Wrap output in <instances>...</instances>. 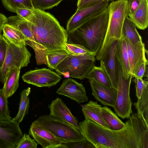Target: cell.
Here are the masks:
<instances>
[{
    "label": "cell",
    "mask_w": 148,
    "mask_h": 148,
    "mask_svg": "<svg viewBox=\"0 0 148 148\" xmlns=\"http://www.w3.org/2000/svg\"><path fill=\"white\" fill-rule=\"evenodd\" d=\"M79 130L95 148H148V123L139 113L131 114L121 130L105 128L85 119Z\"/></svg>",
    "instance_id": "obj_1"
},
{
    "label": "cell",
    "mask_w": 148,
    "mask_h": 148,
    "mask_svg": "<svg viewBox=\"0 0 148 148\" xmlns=\"http://www.w3.org/2000/svg\"><path fill=\"white\" fill-rule=\"evenodd\" d=\"M28 21L38 50L37 64L47 65L48 52L66 49L67 32L53 15L45 11L34 8L33 15Z\"/></svg>",
    "instance_id": "obj_2"
},
{
    "label": "cell",
    "mask_w": 148,
    "mask_h": 148,
    "mask_svg": "<svg viewBox=\"0 0 148 148\" xmlns=\"http://www.w3.org/2000/svg\"><path fill=\"white\" fill-rule=\"evenodd\" d=\"M108 18V7L99 14L88 19L73 31L67 32V43L82 46L95 56L104 40Z\"/></svg>",
    "instance_id": "obj_3"
},
{
    "label": "cell",
    "mask_w": 148,
    "mask_h": 148,
    "mask_svg": "<svg viewBox=\"0 0 148 148\" xmlns=\"http://www.w3.org/2000/svg\"><path fill=\"white\" fill-rule=\"evenodd\" d=\"M109 18L106 34L101 48L95 56L100 60L109 46L121 37L122 29L125 18L129 14L127 0H116L109 4Z\"/></svg>",
    "instance_id": "obj_4"
},
{
    "label": "cell",
    "mask_w": 148,
    "mask_h": 148,
    "mask_svg": "<svg viewBox=\"0 0 148 148\" xmlns=\"http://www.w3.org/2000/svg\"><path fill=\"white\" fill-rule=\"evenodd\" d=\"M95 56L88 54L78 56L69 54L58 64L55 70L58 74L65 77L83 79L95 66Z\"/></svg>",
    "instance_id": "obj_5"
},
{
    "label": "cell",
    "mask_w": 148,
    "mask_h": 148,
    "mask_svg": "<svg viewBox=\"0 0 148 148\" xmlns=\"http://www.w3.org/2000/svg\"><path fill=\"white\" fill-rule=\"evenodd\" d=\"M35 121L49 131L62 143L86 139L79 130L50 114L40 116Z\"/></svg>",
    "instance_id": "obj_6"
},
{
    "label": "cell",
    "mask_w": 148,
    "mask_h": 148,
    "mask_svg": "<svg viewBox=\"0 0 148 148\" xmlns=\"http://www.w3.org/2000/svg\"><path fill=\"white\" fill-rule=\"evenodd\" d=\"M118 82L117 95L113 108L116 114L122 119H128L132 113V102L130 92L132 77L127 79L123 76L120 66L117 59Z\"/></svg>",
    "instance_id": "obj_7"
},
{
    "label": "cell",
    "mask_w": 148,
    "mask_h": 148,
    "mask_svg": "<svg viewBox=\"0 0 148 148\" xmlns=\"http://www.w3.org/2000/svg\"><path fill=\"white\" fill-rule=\"evenodd\" d=\"M6 57L0 69V81L4 84L8 72L12 69H20L26 66L30 62L31 54L25 45L16 46L8 40Z\"/></svg>",
    "instance_id": "obj_8"
},
{
    "label": "cell",
    "mask_w": 148,
    "mask_h": 148,
    "mask_svg": "<svg viewBox=\"0 0 148 148\" xmlns=\"http://www.w3.org/2000/svg\"><path fill=\"white\" fill-rule=\"evenodd\" d=\"M61 78L58 73L46 68L30 70L22 76L24 82L40 87L54 86Z\"/></svg>",
    "instance_id": "obj_9"
},
{
    "label": "cell",
    "mask_w": 148,
    "mask_h": 148,
    "mask_svg": "<svg viewBox=\"0 0 148 148\" xmlns=\"http://www.w3.org/2000/svg\"><path fill=\"white\" fill-rule=\"evenodd\" d=\"M19 123L13 118L0 120V148H15L23 135Z\"/></svg>",
    "instance_id": "obj_10"
},
{
    "label": "cell",
    "mask_w": 148,
    "mask_h": 148,
    "mask_svg": "<svg viewBox=\"0 0 148 148\" xmlns=\"http://www.w3.org/2000/svg\"><path fill=\"white\" fill-rule=\"evenodd\" d=\"M109 2L104 1L95 5L77 9L67 23V32L73 31L88 19L100 13L108 7Z\"/></svg>",
    "instance_id": "obj_11"
},
{
    "label": "cell",
    "mask_w": 148,
    "mask_h": 148,
    "mask_svg": "<svg viewBox=\"0 0 148 148\" xmlns=\"http://www.w3.org/2000/svg\"><path fill=\"white\" fill-rule=\"evenodd\" d=\"M56 92L59 95L70 98L79 104L86 102L88 100L85 88L83 85L69 78L63 81Z\"/></svg>",
    "instance_id": "obj_12"
},
{
    "label": "cell",
    "mask_w": 148,
    "mask_h": 148,
    "mask_svg": "<svg viewBox=\"0 0 148 148\" xmlns=\"http://www.w3.org/2000/svg\"><path fill=\"white\" fill-rule=\"evenodd\" d=\"M29 134L42 148H59L62 143L49 131L35 121L30 125Z\"/></svg>",
    "instance_id": "obj_13"
},
{
    "label": "cell",
    "mask_w": 148,
    "mask_h": 148,
    "mask_svg": "<svg viewBox=\"0 0 148 148\" xmlns=\"http://www.w3.org/2000/svg\"><path fill=\"white\" fill-rule=\"evenodd\" d=\"M125 38L127 44L130 73L132 76L142 64L145 63L148 65V60L145 56L147 51L142 41L132 44Z\"/></svg>",
    "instance_id": "obj_14"
},
{
    "label": "cell",
    "mask_w": 148,
    "mask_h": 148,
    "mask_svg": "<svg viewBox=\"0 0 148 148\" xmlns=\"http://www.w3.org/2000/svg\"><path fill=\"white\" fill-rule=\"evenodd\" d=\"M118 40L114 42L108 47L100 60L110 79L112 87L117 90L118 75L117 59L115 56Z\"/></svg>",
    "instance_id": "obj_15"
},
{
    "label": "cell",
    "mask_w": 148,
    "mask_h": 148,
    "mask_svg": "<svg viewBox=\"0 0 148 148\" xmlns=\"http://www.w3.org/2000/svg\"><path fill=\"white\" fill-rule=\"evenodd\" d=\"M50 115L70 124L79 130L77 118L71 113L66 104L60 98L57 97L49 105Z\"/></svg>",
    "instance_id": "obj_16"
},
{
    "label": "cell",
    "mask_w": 148,
    "mask_h": 148,
    "mask_svg": "<svg viewBox=\"0 0 148 148\" xmlns=\"http://www.w3.org/2000/svg\"><path fill=\"white\" fill-rule=\"evenodd\" d=\"M92 95L102 105L114 107L117 95V90L89 80Z\"/></svg>",
    "instance_id": "obj_17"
},
{
    "label": "cell",
    "mask_w": 148,
    "mask_h": 148,
    "mask_svg": "<svg viewBox=\"0 0 148 148\" xmlns=\"http://www.w3.org/2000/svg\"><path fill=\"white\" fill-rule=\"evenodd\" d=\"M7 23L11 25L21 32L27 40V45L33 49L36 58L38 54V50L31 30L29 22L17 15L7 17Z\"/></svg>",
    "instance_id": "obj_18"
},
{
    "label": "cell",
    "mask_w": 148,
    "mask_h": 148,
    "mask_svg": "<svg viewBox=\"0 0 148 148\" xmlns=\"http://www.w3.org/2000/svg\"><path fill=\"white\" fill-rule=\"evenodd\" d=\"M115 56L121 67L123 77L128 79L131 75L127 44L125 37L122 35L118 40Z\"/></svg>",
    "instance_id": "obj_19"
},
{
    "label": "cell",
    "mask_w": 148,
    "mask_h": 148,
    "mask_svg": "<svg viewBox=\"0 0 148 148\" xmlns=\"http://www.w3.org/2000/svg\"><path fill=\"white\" fill-rule=\"evenodd\" d=\"M128 16L138 28L141 30L146 29L148 26V0H141L137 8Z\"/></svg>",
    "instance_id": "obj_20"
},
{
    "label": "cell",
    "mask_w": 148,
    "mask_h": 148,
    "mask_svg": "<svg viewBox=\"0 0 148 148\" xmlns=\"http://www.w3.org/2000/svg\"><path fill=\"white\" fill-rule=\"evenodd\" d=\"M82 111L85 119H90L101 126L109 129L101 116V105L97 102L90 100L86 104L82 105Z\"/></svg>",
    "instance_id": "obj_21"
},
{
    "label": "cell",
    "mask_w": 148,
    "mask_h": 148,
    "mask_svg": "<svg viewBox=\"0 0 148 148\" xmlns=\"http://www.w3.org/2000/svg\"><path fill=\"white\" fill-rule=\"evenodd\" d=\"M21 69L15 68L8 73L3 88L4 94L8 98L16 92L19 86V80Z\"/></svg>",
    "instance_id": "obj_22"
},
{
    "label": "cell",
    "mask_w": 148,
    "mask_h": 148,
    "mask_svg": "<svg viewBox=\"0 0 148 148\" xmlns=\"http://www.w3.org/2000/svg\"><path fill=\"white\" fill-rule=\"evenodd\" d=\"M3 36L8 40L18 46L26 45L27 40L25 36L19 30L6 23L3 26Z\"/></svg>",
    "instance_id": "obj_23"
},
{
    "label": "cell",
    "mask_w": 148,
    "mask_h": 148,
    "mask_svg": "<svg viewBox=\"0 0 148 148\" xmlns=\"http://www.w3.org/2000/svg\"><path fill=\"white\" fill-rule=\"evenodd\" d=\"M100 113L102 119L109 129L115 130H119L124 126L125 123L108 107H101Z\"/></svg>",
    "instance_id": "obj_24"
},
{
    "label": "cell",
    "mask_w": 148,
    "mask_h": 148,
    "mask_svg": "<svg viewBox=\"0 0 148 148\" xmlns=\"http://www.w3.org/2000/svg\"><path fill=\"white\" fill-rule=\"evenodd\" d=\"M99 66H95L92 68L85 78L104 85L112 87L109 78L104 69L103 63L101 60Z\"/></svg>",
    "instance_id": "obj_25"
},
{
    "label": "cell",
    "mask_w": 148,
    "mask_h": 148,
    "mask_svg": "<svg viewBox=\"0 0 148 148\" xmlns=\"http://www.w3.org/2000/svg\"><path fill=\"white\" fill-rule=\"evenodd\" d=\"M132 44L142 41L141 37L136 27L128 16L125 20L122 29V35Z\"/></svg>",
    "instance_id": "obj_26"
},
{
    "label": "cell",
    "mask_w": 148,
    "mask_h": 148,
    "mask_svg": "<svg viewBox=\"0 0 148 148\" xmlns=\"http://www.w3.org/2000/svg\"><path fill=\"white\" fill-rule=\"evenodd\" d=\"M31 92V88L28 87L23 90L20 93L18 110L16 116L13 118L19 123L28 114L30 103L29 96Z\"/></svg>",
    "instance_id": "obj_27"
},
{
    "label": "cell",
    "mask_w": 148,
    "mask_h": 148,
    "mask_svg": "<svg viewBox=\"0 0 148 148\" xmlns=\"http://www.w3.org/2000/svg\"><path fill=\"white\" fill-rule=\"evenodd\" d=\"M69 54L66 49H58L49 52L46 55L47 65L51 69H55L58 64Z\"/></svg>",
    "instance_id": "obj_28"
},
{
    "label": "cell",
    "mask_w": 148,
    "mask_h": 148,
    "mask_svg": "<svg viewBox=\"0 0 148 148\" xmlns=\"http://www.w3.org/2000/svg\"><path fill=\"white\" fill-rule=\"evenodd\" d=\"M137 112L140 113L145 120L148 123V86L144 91L140 98L133 104Z\"/></svg>",
    "instance_id": "obj_29"
},
{
    "label": "cell",
    "mask_w": 148,
    "mask_h": 148,
    "mask_svg": "<svg viewBox=\"0 0 148 148\" xmlns=\"http://www.w3.org/2000/svg\"><path fill=\"white\" fill-rule=\"evenodd\" d=\"M4 7L8 11L15 13L18 8L33 9L31 0H1Z\"/></svg>",
    "instance_id": "obj_30"
},
{
    "label": "cell",
    "mask_w": 148,
    "mask_h": 148,
    "mask_svg": "<svg viewBox=\"0 0 148 148\" xmlns=\"http://www.w3.org/2000/svg\"><path fill=\"white\" fill-rule=\"evenodd\" d=\"M8 98L5 95L3 88H0V120H10L12 118L10 116Z\"/></svg>",
    "instance_id": "obj_31"
},
{
    "label": "cell",
    "mask_w": 148,
    "mask_h": 148,
    "mask_svg": "<svg viewBox=\"0 0 148 148\" xmlns=\"http://www.w3.org/2000/svg\"><path fill=\"white\" fill-rule=\"evenodd\" d=\"M63 0H31L34 8L45 11L58 5Z\"/></svg>",
    "instance_id": "obj_32"
},
{
    "label": "cell",
    "mask_w": 148,
    "mask_h": 148,
    "mask_svg": "<svg viewBox=\"0 0 148 148\" xmlns=\"http://www.w3.org/2000/svg\"><path fill=\"white\" fill-rule=\"evenodd\" d=\"M59 148H95L90 142L86 139L78 141L62 143Z\"/></svg>",
    "instance_id": "obj_33"
},
{
    "label": "cell",
    "mask_w": 148,
    "mask_h": 148,
    "mask_svg": "<svg viewBox=\"0 0 148 148\" xmlns=\"http://www.w3.org/2000/svg\"><path fill=\"white\" fill-rule=\"evenodd\" d=\"M66 48L69 54L72 55L78 56L88 54L94 56L83 46L78 45L67 43Z\"/></svg>",
    "instance_id": "obj_34"
},
{
    "label": "cell",
    "mask_w": 148,
    "mask_h": 148,
    "mask_svg": "<svg viewBox=\"0 0 148 148\" xmlns=\"http://www.w3.org/2000/svg\"><path fill=\"white\" fill-rule=\"evenodd\" d=\"M37 143L27 134H23L22 138L15 148H37Z\"/></svg>",
    "instance_id": "obj_35"
},
{
    "label": "cell",
    "mask_w": 148,
    "mask_h": 148,
    "mask_svg": "<svg viewBox=\"0 0 148 148\" xmlns=\"http://www.w3.org/2000/svg\"><path fill=\"white\" fill-rule=\"evenodd\" d=\"M133 81L135 84L136 96L138 99L140 98L145 88L148 86V81L147 80H143L142 78L134 77Z\"/></svg>",
    "instance_id": "obj_36"
},
{
    "label": "cell",
    "mask_w": 148,
    "mask_h": 148,
    "mask_svg": "<svg viewBox=\"0 0 148 148\" xmlns=\"http://www.w3.org/2000/svg\"><path fill=\"white\" fill-rule=\"evenodd\" d=\"M8 42L1 34H0V69L3 64L7 52Z\"/></svg>",
    "instance_id": "obj_37"
},
{
    "label": "cell",
    "mask_w": 148,
    "mask_h": 148,
    "mask_svg": "<svg viewBox=\"0 0 148 148\" xmlns=\"http://www.w3.org/2000/svg\"><path fill=\"white\" fill-rule=\"evenodd\" d=\"M104 1H111L113 0H78L77 3V10L95 5Z\"/></svg>",
    "instance_id": "obj_38"
},
{
    "label": "cell",
    "mask_w": 148,
    "mask_h": 148,
    "mask_svg": "<svg viewBox=\"0 0 148 148\" xmlns=\"http://www.w3.org/2000/svg\"><path fill=\"white\" fill-rule=\"evenodd\" d=\"M33 9L18 8L16 9L15 13L17 14L23 19L28 21L33 15Z\"/></svg>",
    "instance_id": "obj_39"
},
{
    "label": "cell",
    "mask_w": 148,
    "mask_h": 148,
    "mask_svg": "<svg viewBox=\"0 0 148 148\" xmlns=\"http://www.w3.org/2000/svg\"><path fill=\"white\" fill-rule=\"evenodd\" d=\"M148 68L145 63L142 64L137 69L132 77L142 78L143 77H148Z\"/></svg>",
    "instance_id": "obj_40"
},
{
    "label": "cell",
    "mask_w": 148,
    "mask_h": 148,
    "mask_svg": "<svg viewBox=\"0 0 148 148\" xmlns=\"http://www.w3.org/2000/svg\"><path fill=\"white\" fill-rule=\"evenodd\" d=\"M141 0H127L129 14H133L139 6Z\"/></svg>",
    "instance_id": "obj_41"
},
{
    "label": "cell",
    "mask_w": 148,
    "mask_h": 148,
    "mask_svg": "<svg viewBox=\"0 0 148 148\" xmlns=\"http://www.w3.org/2000/svg\"><path fill=\"white\" fill-rule=\"evenodd\" d=\"M8 18L4 14L0 13V33L1 34L4 25L7 23Z\"/></svg>",
    "instance_id": "obj_42"
},
{
    "label": "cell",
    "mask_w": 148,
    "mask_h": 148,
    "mask_svg": "<svg viewBox=\"0 0 148 148\" xmlns=\"http://www.w3.org/2000/svg\"><path fill=\"white\" fill-rule=\"evenodd\" d=\"M113 1H114V0H113Z\"/></svg>",
    "instance_id": "obj_43"
},
{
    "label": "cell",
    "mask_w": 148,
    "mask_h": 148,
    "mask_svg": "<svg viewBox=\"0 0 148 148\" xmlns=\"http://www.w3.org/2000/svg\"></svg>",
    "instance_id": "obj_44"
}]
</instances>
